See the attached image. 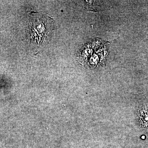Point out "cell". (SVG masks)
Returning a JSON list of instances; mask_svg holds the SVG:
<instances>
[{
  "mask_svg": "<svg viewBox=\"0 0 148 148\" xmlns=\"http://www.w3.org/2000/svg\"><path fill=\"white\" fill-rule=\"evenodd\" d=\"M29 22V38L32 42L40 44L48 39L52 30V20L49 17L36 12Z\"/></svg>",
  "mask_w": 148,
  "mask_h": 148,
  "instance_id": "obj_1",
  "label": "cell"
}]
</instances>
